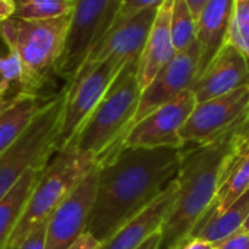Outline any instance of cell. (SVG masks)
Listing matches in <instances>:
<instances>
[{
	"mask_svg": "<svg viewBox=\"0 0 249 249\" xmlns=\"http://www.w3.org/2000/svg\"><path fill=\"white\" fill-rule=\"evenodd\" d=\"M182 148H123L98 163L87 233L106 242L176 179Z\"/></svg>",
	"mask_w": 249,
	"mask_h": 249,
	"instance_id": "cell-1",
	"label": "cell"
},
{
	"mask_svg": "<svg viewBox=\"0 0 249 249\" xmlns=\"http://www.w3.org/2000/svg\"><path fill=\"white\" fill-rule=\"evenodd\" d=\"M237 129L239 126L204 145L188 150L183 147L176 175L178 192L161 227L160 249H173L186 239L211 207L217 191L245 154Z\"/></svg>",
	"mask_w": 249,
	"mask_h": 249,
	"instance_id": "cell-2",
	"label": "cell"
},
{
	"mask_svg": "<svg viewBox=\"0 0 249 249\" xmlns=\"http://www.w3.org/2000/svg\"><path fill=\"white\" fill-rule=\"evenodd\" d=\"M138 60L124 65L66 148L103 161L117 151L137 113L141 88ZM63 151V150H62Z\"/></svg>",
	"mask_w": 249,
	"mask_h": 249,
	"instance_id": "cell-3",
	"label": "cell"
},
{
	"mask_svg": "<svg viewBox=\"0 0 249 249\" xmlns=\"http://www.w3.org/2000/svg\"><path fill=\"white\" fill-rule=\"evenodd\" d=\"M69 17L47 21L8 19L0 24V40L18 56L22 66V94H37L54 73L62 53Z\"/></svg>",
	"mask_w": 249,
	"mask_h": 249,
	"instance_id": "cell-4",
	"label": "cell"
},
{
	"mask_svg": "<svg viewBox=\"0 0 249 249\" xmlns=\"http://www.w3.org/2000/svg\"><path fill=\"white\" fill-rule=\"evenodd\" d=\"M97 166V160L88 154H81L71 148L59 151L41 170L6 249H12L33 229L47 221L56 207Z\"/></svg>",
	"mask_w": 249,
	"mask_h": 249,
	"instance_id": "cell-5",
	"label": "cell"
},
{
	"mask_svg": "<svg viewBox=\"0 0 249 249\" xmlns=\"http://www.w3.org/2000/svg\"><path fill=\"white\" fill-rule=\"evenodd\" d=\"M65 88L46 101L21 138L0 154V199H2L30 169H44L52 154L57 151V135L63 106Z\"/></svg>",
	"mask_w": 249,
	"mask_h": 249,
	"instance_id": "cell-6",
	"label": "cell"
},
{
	"mask_svg": "<svg viewBox=\"0 0 249 249\" xmlns=\"http://www.w3.org/2000/svg\"><path fill=\"white\" fill-rule=\"evenodd\" d=\"M122 0H75L54 75L69 82L114 25Z\"/></svg>",
	"mask_w": 249,
	"mask_h": 249,
	"instance_id": "cell-7",
	"label": "cell"
},
{
	"mask_svg": "<svg viewBox=\"0 0 249 249\" xmlns=\"http://www.w3.org/2000/svg\"><path fill=\"white\" fill-rule=\"evenodd\" d=\"M124 65L126 63L107 59L89 69L79 71L66 84V101L60 120L56 153L69 145Z\"/></svg>",
	"mask_w": 249,
	"mask_h": 249,
	"instance_id": "cell-8",
	"label": "cell"
},
{
	"mask_svg": "<svg viewBox=\"0 0 249 249\" xmlns=\"http://www.w3.org/2000/svg\"><path fill=\"white\" fill-rule=\"evenodd\" d=\"M249 111V85L196 103L180 129L182 145H204L240 126Z\"/></svg>",
	"mask_w": 249,
	"mask_h": 249,
	"instance_id": "cell-9",
	"label": "cell"
},
{
	"mask_svg": "<svg viewBox=\"0 0 249 249\" xmlns=\"http://www.w3.org/2000/svg\"><path fill=\"white\" fill-rule=\"evenodd\" d=\"M196 106L195 95L185 89L169 103L160 106L135 123L123 138V148H182L180 129ZM119 147V148H120Z\"/></svg>",
	"mask_w": 249,
	"mask_h": 249,
	"instance_id": "cell-10",
	"label": "cell"
},
{
	"mask_svg": "<svg viewBox=\"0 0 249 249\" xmlns=\"http://www.w3.org/2000/svg\"><path fill=\"white\" fill-rule=\"evenodd\" d=\"M98 166L56 207L47 218L46 249H66L87 231L97 188Z\"/></svg>",
	"mask_w": 249,
	"mask_h": 249,
	"instance_id": "cell-11",
	"label": "cell"
},
{
	"mask_svg": "<svg viewBox=\"0 0 249 249\" xmlns=\"http://www.w3.org/2000/svg\"><path fill=\"white\" fill-rule=\"evenodd\" d=\"M198 59H199V47L196 40L188 49L173 56V59L141 91L138 108L129 124V129L135 123H138L145 116H148L151 111L169 103L185 89L191 88V85L196 78Z\"/></svg>",
	"mask_w": 249,
	"mask_h": 249,
	"instance_id": "cell-12",
	"label": "cell"
},
{
	"mask_svg": "<svg viewBox=\"0 0 249 249\" xmlns=\"http://www.w3.org/2000/svg\"><path fill=\"white\" fill-rule=\"evenodd\" d=\"M157 11L159 8H150L128 19L114 22L104 38L89 52L79 71L89 69L107 59L119 60L122 63L140 60Z\"/></svg>",
	"mask_w": 249,
	"mask_h": 249,
	"instance_id": "cell-13",
	"label": "cell"
},
{
	"mask_svg": "<svg viewBox=\"0 0 249 249\" xmlns=\"http://www.w3.org/2000/svg\"><path fill=\"white\" fill-rule=\"evenodd\" d=\"M245 85H249V60L226 43L189 89L196 103H202Z\"/></svg>",
	"mask_w": 249,
	"mask_h": 249,
	"instance_id": "cell-14",
	"label": "cell"
},
{
	"mask_svg": "<svg viewBox=\"0 0 249 249\" xmlns=\"http://www.w3.org/2000/svg\"><path fill=\"white\" fill-rule=\"evenodd\" d=\"M176 192L178 183L175 179L157 199L103 242L100 249H138L148 237L161 231L163 223L175 202Z\"/></svg>",
	"mask_w": 249,
	"mask_h": 249,
	"instance_id": "cell-15",
	"label": "cell"
},
{
	"mask_svg": "<svg viewBox=\"0 0 249 249\" xmlns=\"http://www.w3.org/2000/svg\"><path fill=\"white\" fill-rule=\"evenodd\" d=\"M173 0H164L159 8L156 19L151 25L145 46L138 60L137 79L141 91L156 78V75L176 54L170 36V14Z\"/></svg>",
	"mask_w": 249,
	"mask_h": 249,
	"instance_id": "cell-16",
	"label": "cell"
},
{
	"mask_svg": "<svg viewBox=\"0 0 249 249\" xmlns=\"http://www.w3.org/2000/svg\"><path fill=\"white\" fill-rule=\"evenodd\" d=\"M233 3L234 0H208L196 17V43L199 47L196 78L227 41Z\"/></svg>",
	"mask_w": 249,
	"mask_h": 249,
	"instance_id": "cell-17",
	"label": "cell"
},
{
	"mask_svg": "<svg viewBox=\"0 0 249 249\" xmlns=\"http://www.w3.org/2000/svg\"><path fill=\"white\" fill-rule=\"evenodd\" d=\"M44 104L38 94H18L0 110V154L21 138Z\"/></svg>",
	"mask_w": 249,
	"mask_h": 249,
	"instance_id": "cell-18",
	"label": "cell"
},
{
	"mask_svg": "<svg viewBox=\"0 0 249 249\" xmlns=\"http://www.w3.org/2000/svg\"><path fill=\"white\" fill-rule=\"evenodd\" d=\"M248 213H249V191L245 195H242L226 211L218 214H211L202 218L195 226V229L191 231L189 236L199 237L213 245H217L218 242L224 240L226 237H229L230 234H233L242 227Z\"/></svg>",
	"mask_w": 249,
	"mask_h": 249,
	"instance_id": "cell-19",
	"label": "cell"
},
{
	"mask_svg": "<svg viewBox=\"0 0 249 249\" xmlns=\"http://www.w3.org/2000/svg\"><path fill=\"white\" fill-rule=\"evenodd\" d=\"M41 170L43 169H30L21 180L0 199V249H6Z\"/></svg>",
	"mask_w": 249,
	"mask_h": 249,
	"instance_id": "cell-20",
	"label": "cell"
},
{
	"mask_svg": "<svg viewBox=\"0 0 249 249\" xmlns=\"http://www.w3.org/2000/svg\"><path fill=\"white\" fill-rule=\"evenodd\" d=\"M248 191H249V151L245 153L240 157V160L233 166L231 172L229 173V176L217 191L211 207L208 208V211L204 214L202 218L211 214H218L226 211Z\"/></svg>",
	"mask_w": 249,
	"mask_h": 249,
	"instance_id": "cell-21",
	"label": "cell"
},
{
	"mask_svg": "<svg viewBox=\"0 0 249 249\" xmlns=\"http://www.w3.org/2000/svg\"><path fill=\"white\" fill-rule=\"evenodd\" d=\"M75 0H15L14 19L47 21L71 15Z\"/></svg>",
	"mask_w": 249,
	"mask_h": 249,
	"instance_id": "cell-22",
	"label": "cell"
},
{
	"mask_svg": "<svg viewBox=\"0 0 249 249\" xmlns=\"http://www.w3.org/2000/svg\"><path fill=\"white\" fill-rule=\"evenodd\" d=\"M170 36L176 53L188 49L196 40V19L185 0H173L172 3Z\"/></svg>",
	"mask_w": 249,
	"mask_h": 249,
	"instance_id": "cell-23",
	"label": "cell"
},
{
	"mask_svg": "<svg viewBox=\"0 0 249 249\" xmlns=\"http://www.w3.org/2000/svg\"><path fill=\"white\" fill-rule=\"evenodd\" d=\"M226 43L249 60V0H234Z\"/></svg>",
	"mask_w": 249,
	"mask_h": 249,
	"instance_id": "cell-24",
	"label": "cell"
},
{
	"mask_svg": "<svg viewBox=\"0 0 249 249\" xmlns=\"http://www.w3.org/2000/svg\"><path fill=\"white\" fill-rule=\"evenodd\" d=\"M163 2L164 0H122L116 22L128 19L145 9H150V8H160L163 5Z\"/></svg>",
	"mask_w": 249,
	"mask_h": 249,
	"instance_id": "cell-25",
	"label": "cell"
},
{
	"mask_svg": "<svg viewBox=\"0 0 249 249\" xmlns=\"http://www.w3.org/2000/svg\"><path fill=\"white\" fill-rule=\"evenodd\" d=\"M46 230H47V223L44 221L36 229H33L12 249H46Z\"/></svg>",
	"mask_w": 249,
	"mask_h": 249,
	"instance_id": "cell-26",
	"label": "cell"
},
{
	"mask_svg": "<svg viewBox=\"0 0 249 249\" xmlns=\"http://www.w3.org/2000/svg\"><path fill=\"white\" fill-rule=\"evenodd\" d=\"M215 249H249V231L237 230L224 240L214 245Z\"/></svg>",
	"mask_w": 249,
	"mask_h": 249,
	"instance_id": "cell-27",
	"label": "cell"
},
{
	"mask_svg": "<svg viewBox=\"0 0 249 249\" xmlns=\"http://www.w3.org/2000/svg\"><path fill=\"white\" fill-rule=\"evenodd\" d=\"M173 249H215L213 243L202 240L199 237H194V236H188L186 239L180 240Z\"/></svg>",
	"mask_w": 249,
	"mask_h": 249,
	"instance_id": "cell-28",
	"label": "cell"
},
{
	"mask_svg": "<svg viewBox=\"0 0 249 249\" xmlns=\"http://www.w3.org/2000/svg\"><path fill=\"white\" fill-rule=\"evenodd\" d=\"M100 248H101V242H98L94 236L85 231L78 240H75L66 249H100Z\"/></svg>",
	"mask_w": 249,
	"mask_h": 249,
	"instance_id": "cell-29",
	"label": "cell"
},
{
	"mask_svg": "<svg viewBox=\"0 0 249 249\" xmlns=\"http://www.w3.org/2000/svg\"><path fill=\"white\" fill-rule=\"evenodd\" d=\"M237 137H239L242 150L245 153L249 151V111H248V116L245 117L243 123L240 124L239 129H237Z\"/></svg>",
	"mask_w": 249,
	"mask_h": 249,
	"instance_id": "cell-30",
	"label": "cell"
},
{
	"mask_svg": "<svg viewBox=\"0 0 249 249\" xmlns=\"http://www.w3.org/2000/svg\"><path fill=\"white\" fill-rule=\"evenodd\" d=\"M15 12V0H0V24L11 19Z\"/></svg>",
	"mask_w": 249,
	"mask_h": 249,
	"instance_id": "cell-31",
	"label": "cell"
},
{
	"mask_svg": "<svg viewBox=\"0 0 249 249\" xmlns=\"http://www.w3.org/2000/svg\"><path fill=\"white\" fill-rule=\"evenodd\" d=\"M160 243H161V231H157L151 237H148L138 249H160Z\"/></svg>",
	"mask_w": 249,
	"mask_h": 249,
	"instance_id": "cell-32",
	"label": "cell"
},
{
	"mask_svg": "<svg viewBox=\"0 0 249 249\" xmlns=\"http://www.w3.org/2000/svg\"><path fill=\"white\" fill-rule=\"evenodd\" d=\"M185 2L188 3L191 12L194 14V17H195V19H196V17L199 15L201 9L204 8V5L208 2V0H185Z\"/></svg>",
	"mask_w": 249,
	"mask_h": 249,
	"instance_id": "cell-33",
	"label": "cell"
},
{
	"mask_svg": "<svg viewBox=\"0 0 249 249\" xmlns=\"http://www.w3.org/2000/svg\"><path fill=\"white\" fill-rule=\"evenodd\" d=\"M18 95V94H17ZM15 98V95L14 97H5V95H0V110H3L6 106H9L11 103H12V100Z\"/></svg>",
	"mask_w": 249,
	"mask_h": 249,
	"instance_id": "cell-34",
	"label": "cell"
},
{
	"mask_svg": "<svg viewBox=\"0 0 249 249\" xmlns=\"http://www.w3.org/2000/svg\"><path fill=\"white\" fill-rule=\"evenodd\" d=\"M0 95H5V97H14V95L9 92V89L6 88V85L3 84L2 78H0Z\"/></svg>",
	"mask_w": 249,
	"mask_h": 249,
	"instance_id": "cell-35",
	"label": "cell"
},
{
	"mask_svg": "<svg viewBox=\"0 0 249 249\" xmlns=\"http://www.w3.org/2000/svg\"><path fill=\"white\" fill-rule=\"evenodd\" d=\"M239 230L249 231V213H248V215H246V218H245V221H243V224H242V227Z\"/></svg>",
	"mask_w": 249,
	"mask_h": 249,
	"instance_id": "cell-36",
	"label": "cell"
}]
</instances>
